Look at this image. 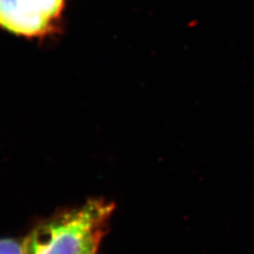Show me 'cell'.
Listing matches in <instances>:
<instances>
[{"instance_id": "1", "label": "cell", "mask_w": 254, "mask_h": 254, "mask_svg": "<svg viewBox=\"0 0 254 254\" xmlns=\"http://www.w3.org/2000/svg\"><path fill=\"white\" fill-rule=\"evenodd\" d=\"M113 210L108 200L91 199L57 213L25 238V254H97Z\"/></svg>"}, {"instance_id": "2", "label": "cell", "mask_w": 254, "mask_h": 254, "mask_svg": "<svg viewBox=\"0 0 254 254\" xmlns=\"http://www.w3.org/2000/svg\"><path fill=\"white\" fill-rule=\"evenodd\" d=\"M68 0H0V28L27 39L61 31Z\"/></svg>"}, {"instance_id": "3", "label": "cell", "mask_w": 254, "mask_h": 254, "mask_svg": "<svg viewBox=\"0 0 254 254\" xmlns=\"http://www.w3.org/2000/svg\"><path fill=\"white\" fill-rule=\"evenodd\" d=\"M0 254H26L24 241L15 238H0Z\"/></svg>"}, {"instance_id": "4", "label": "cell", "mask_w": 254, "mask_h": 254, "mask_svg": "<svg viewBox=\"0 0 254 254\" xmlns=\"http://www.w3.org/2000/svg\"></svg>"}]
</instances>
